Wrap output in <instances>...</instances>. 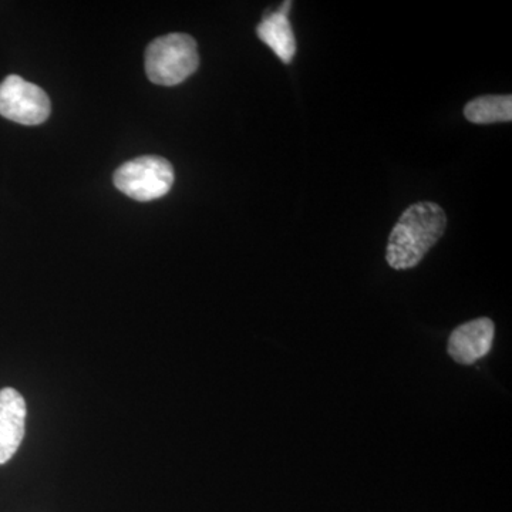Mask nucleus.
<instances>
[{"mask_svg": "<svg viewBox=\"0 0 512 512\" xmlns=\"http://www.w3.org/2000/svg\"><path fill=\"white\" fill-rule=\"evenodd\" d=\"M495 326L493 320L480 318L463 323L448 339V355L460 365H473L493 349Z\"/></svg>", "mask_w": 512, "mask_h": 512, "instance_id": "obj_5", "label": "nucleus"}, {"mask_svg": "<svg viewBox=\"0 0 512 512\" xmlns=\"http://www.w3.org/2000/svg\"><path fill=\"white\" fill-rule=\"evenodd\" d=\"M200 55L194 37L171 33L158 37L147 47L146 73L150 82L177 86L197 72Z\"/></svg>", "mask_w": 512, "mask_h": 512, "instance_id": "obj_2", "label": "nucleus"}, {"mask_svg": "<svg viewBox=\"0 0 512 512\" xmlns=\"http://www.w3.org/2000/svg\"><path fill=\"white\" fill-rule=\"evenodd\" d=\"M173 184V165L163 157H138L121 165L114 173V185L136 201L158 200Z\"/></svg>", "mask_w": 512, "mask_h": 512, "instance_id": "obj_3", "label": "nucleus"}, {"mask_svg": "<svg viewBox=\"0 0 512 512\" xmlns=\"http://www.w3.org/2000/svg\"><path fill=\"white\" fill-rule=\"evenodd\" d=\"M49 96L36 84L12 74L0 83V116L25 126L45 123L50 116Z\"/></svg>", "mask_w": 512, "mask_h": 512, "instance_id": "obj_4", "label": "nucleus"}, {"mask_svg": "<svg viewBox=\"0 0 512 512\" xmlns=\"http://www.w3.org/2000/svg\"><path fill=\"white\" fill-rule=\"evenodd\" d=\"M26 414V402L18 390H0V466L8 463L22 444Z\"/></svg>", "mask_w": 512, "mask_h": 512, "instance_id": "obj_6", "label": "nucleus"}, {"mask_svg": "<svg viewBox=\"0 0 512 512\" xmlns=\"http://www.w3.org/2000/svg\"><path fill=\"white\" fill-rule=\"evenodd\" d=\"M464 116L474 124L508 123L512 119V97H477L467 104Z\"/></svg>", "mask_w": 512, "mask_h": 512, "instance_id": "obj_8", "label": "nucleus"}, {"mask_svg": "<svg viewBox=\"0 0 512 512\" xmlns=\"http://www.w3.org/2000/svg\"><path fill=\"white\" fill-rule=\"evenodd\" d=\"M447 227L446 212L436 202L421 201L407 208L387 244V264L397 271L420 264Z\"/></svg>", "mask_w": 512, "mask_h": 512, "instance_id": "obj_1", "label": "nucleus"}, {"mask_svg": "<svg viewBox=\"0 0 512 512\" xmlns=\"http://www.w3.org/2000/svg\"><path fill=\"white\" fill-rule=\"evenodd\" d=\"M291 9L292 2L282 3L276 12L265 15L256 28L259 39L286 64L292 62L296 53V39L288 19Z\"/></svg>", "mask_w": 512, "mask_h": 512, "instance_id": "obj_7", "label": "nucleus"}]
</instances>
